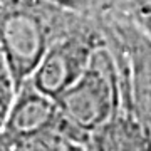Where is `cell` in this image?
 <instances>
[{
  "instance_id": "obj_2",
  "label": "cell",
  "mask_w": 151,
  "mask_h": 151,
  "mask_svg": "<svg viewBox=\"0 0 151 151\" xmlns=\"http://www.w3.org/2000/svg\"><path fill=\"white\" fill-rule=\"evenodd\" d=\"M55 101L64 118L91 145L124 108L123 77L113 49L101 44L79 79Z\"/></svg>"
},
{
  "instance_id": "obj_5",
  "label": "cell",
  "mask_w": 151,
  "mask_h": 151,
  "mask_svg": "<svg viewBox=\"0 0 151 151\" xmlns=\"http://www.w3.org/2000/svg\"><path fill=\"white\" fill-rule=\"evenodd\" d=\"M121 54L114 50L123 77L124 104L151 139V40L129 22L113 32Z\"/></svg>"
},
{
  "instance_id": "obj_8",
  "label": "cell",
  "mask_w": 151,
  "mask_h": 151,
  "mask_svg": "<svg viewBox=\"0 0 151 151\" xmlns=\"http://www.w3.org/2000/svg\"><path fill=\"white\" fill-rule=\"evenodd\" d=\"M0 64H5V60H4V55H2V52H0ZM7 65V64H5Z\"/></svg>"
},
{
  "instance_id": "obj_7",
  "label": "cell",
  "mask_w": 151,
  "mask_h": 151,
  "mask_svg": "<svg viewBox=\"0 0 151 151\" xmlns=\"http://www.w3.org/2000/svg\"><path fill=\"white\" fill-rule=\"evenodd\" d=\"M17 87L12 79L10 72L5 64H0V126L4 123L7 113L12 106V101L15 97Z\"/></svg>"
},
{
  "instance_id": "obj_3",
  "label": "cell",
  "mask_w": 151,
  "mask_h": 151,
  "mask_svg": "<svg viewBox=\"0 0 151 151\" xmlns=\"http://www.w3.org/2000/svg\"><path fill=\"white\" fill-rule=\"evenodd\" d=\"M89 141L60 113L54 97L25 81L0 126V150H87Z\"/></svg>"
},
{
  "instance_id": "obj_1",
  "label": "cell",
  "mask_w": 151,
  "mask_h": 151,
  "mask_svg": "<svg viewBox=\"0 0 151 151\" xmlns=\"http://www.w3.org/2000/svg\"><path fill=\"white\" fill-rule=\"evenodd\" d=\"M82 15L49 0H0V52L17 89Z\"/></svg>"
},
{
  "instance_id": "obj_6",
  "label": "cell",
  "mask_w": 151,
  "mask_h": 151,
  "mask_svg": "<svg viewBox=\"0 0 151 151\" xmlns=\"http://www.w3.org/2000/svg\"><path fill=\"white\" fill-rule=\"evenodd\" d=\"M131 24L151 40V0H128Z\"/></svg>"
},
{
  "instance_id": "obj_4",
  "label": "cell",
  "mask_w": 151,
  "mask_h": 151,
  "mask_svg": "<svg viewBox=\"0 0 151 151\" xmlns=\"http://www.w3.org/2000/svg\"><path fill=\"white\" fill-rule=\"evenodd\" d=\"M103 42L99 34L89 25L86 15H82L67 32L52 42L27 81L57 99L79 79L94 50Z\"/></svg>"
}]
</instances>
